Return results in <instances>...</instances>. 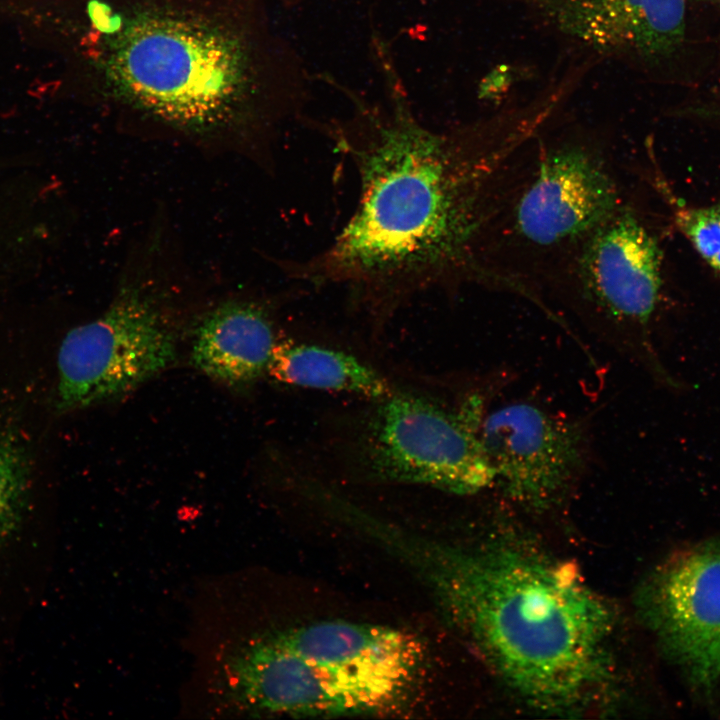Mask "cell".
<instances>
[{"instance_id":"8fae6325","label":"cell","mask_w":720,"mask_h":720,"mask_svg":"<svg viewBox=\"0 0 720 720\" xmlns=\"http://www.w3.org/2000/svg\"><path fill=\"white\" fill-rule=\"evenodd\" d=\"M560 32L599 52L661 60L682 45L686 0H526Z\"/></svg>"},{"instance_id":"30bf717a","label":"cell","mask_w":720,"mask_h":720,"mask_svg":"<svg viewBox=\"0 0 720 720\" xmlns=\"http://www.w3.org/2000/svg\"><path fill=\"white\" fill-rule=\"evenodd\" d=\"M641 615L665 656L704 695L720 687V541L672 554L648 577Z\"/></svg>"},{"instance_id":"7a4b0ae2","label":"cell","mask_w":720,"mask_h":720,"mask_svg":"<svg viewBox=\"0 0 720 720\" xmlns=\"http://www.w3.org/2000/svg\"><path fill=\"white\" fill-rule=\"evenodd\" d=\"M374 539L416 571L448 620L525 703L574 714L609 696L614 617L569 565L504 537L462 547L381 523Z\"/></svg>"},{"instance_id":"5b68a950","label":"cell","mask_w":720,"mask_h":720,"mask_svg":"<svg viewBox=\"0 0 720 720\" xmlns=\"http://www.w3.org/2000/svg\"><path fill=\"white\" fill-rule=\"evenodd\" d=\"M545 285L598 340L641 365L656 383L681 388L653 342L664 285L662 249L632 207L625 203L597 228Z\"/></svg>"},{"instance_id":"277c9868","label":"cell","mask_w":720,"mask_h":720,"mask_svg":"<svg viewBox=\"0 0 720 720\" xmlns=\"http://www.w3.org/2000/svg\"><path fill=\"white\" fill-rule=\"evenodd\" d=\"M624 204L612 161L599 144L540 141L492 234L489 268L507 291L541 307V285Z\"/></svg>"},{"instance_id":"ba28073f","label":"cell","mask_w":720,"mask_h":720,"mask_svg":"<svg viewBox=\"0 0 720 720\" xmlns=\"http://www.w3.org/2000/svg\"><path fill=\"white\" fill-rule=\"evenodd\" d=\"M481 440L493 470L492 487L533 513L562 507L592 461L591 433L584 418L527 400L489 409Z\"/></svg>"},{"instance_id":"9a60e30c","label":"cell","mask_w":720,"mask_h":720,"mask_svg":"<svg viewBox=\"0 0 720 720\" xmlns=\"http://www.w3.org/2000/svg\"><path fill=\"white\" fill-rule=\"evenodd\" d=\"M24 489L23 461L13 447L0 440V541L15 523Z\"/></svg>"},{"instance_id":"5bb4252c","label":"cell","mask_w":720,"mask_h":720,"mask_svg":"<svg viewBox=\"0 0 720 720\" xmlns=\"http://www.w3.org/2000/svg\"><path fill=\"white\" fill-rule=\"evenodd\" d=\"M653 183L668 207L674 226L699 257L720 276V204L687 203L660 173L653 176Z\"/></svg>"},{"instance_id":"7c38bea8","label":"cell","mask_w":720,"mask_h":720,"mask_svg":"<svg viewBox=\"0 0 720 720\" xmlns=\"http://www.w3.org/2000/svg\"><path fill=\"white\" fill-rule=\"evenodd\" d=\"M276 344L270 311L255 302L234 301L215 308L200 322L191 359L215 381L246 387L267 372Z\"/></svg>"},{"instance_id":"6da1fadb","label":"cell","mask_w":720,"mask_h":720,"mask_svg":"<svg viewBox=\"0 0 720 720\" xmlns=\"http://www.w3.org/2000/svg\"><path fill=\"white\" fill-rule=\"evenodd\" d=\"M381 66L386 105L356 101L351 117L323 126L355 169V208L326 248L284 271L345 289L376 318L430 290L501 289L488 245L536 152L541 117L435 130L413 113L390 61Z\"/></svg>"},{"instance_id":"3957f363","label":"cell","mask_w":720,"mask_h":720,"mask_svg":"<svg viewBox=\"0 0 720 720\" xmlns=\"http://www.w3.org/2000/svg\"><path fill=\"white\" fill-rule=\"evenodd\" d=\"M203 682L216 711L294 717L394 712L422 680V643L401 629L327 620L238 635L213 628Z\"/></svg>"},{"instance_id":"9c48e42d","label":"cell","mask_w":720,"mask_h":720,"mask_svg":"<svg viewBox=\"0 0 720 720\" xmlns=\"http://www.w3.org/2000/svg\"><path fill=\"white\" fill-rule=\"evenodd\" d=\"M175 357V338L160 312L128 292L64 337L57 357L59 407L74 410L118 399Z\"/></svg>"},{"instance_id":"4fadbf2b","label":"cell","mask_w":720,"mask_h":720,"mask_svg":"<svg viewBox=\"0 0 720 720\" xmlns=\"http://www.w3.org/2000/svg\"><path fill=\"white\" fill-rule=\"evenodd\" d=\"M267 372L283 384L352 393L372 400L394 390L381 373L357 357L308 343H277Z\"/></svg>"},{"instance_id":"52a82bcc","label":"cell","mask_w":720,"mask_h":720,"mask_svg":"<svg viewBox=\"0 0 720 720\" xmlns=\"http://www.w3.org/2000/svg\"><path fill=\"white\" fill-rule=\"evenodd\" d=\"M121 87L153 112L177 121L216 120L250 87L251 66L223 34L191 21L155 18L129 29L112 56Z\"/></svg>"},{"instance_id":"8992f818","label":"cell","mask_w":720,"mask_h":720,"mask_svg":"<svg viewBox=\"0 0 720 720\" xmlns=\"http://www.w3.org/2000/svg\"><path fill=\"white\" fill-rule=\"evenodd\" d=\"M499 384L488 378L455 405L395 390L376 399L349 442L352 470L375 482L457 495L491 488L481 427Z\"/></svg>"}]
</instances>
